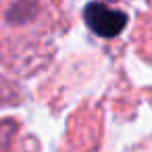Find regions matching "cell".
<instances>
[{
  "instance_id": "6da1fadb",
  "label": "cell",
  "mask_w": 152,
  "mask_h": 152,
  "mask_svg": "<svg viewBox=\"0 0 152 152\" xmlns=\"http://www.w3.org/2000/svg\"><path fill=\"white\" fill-rule=\"evenodd\" d=\"M83 19L86 25L92 29V34L100 36V38H117L125 25H127V15L119 9H113L108 4L102 2H92L83 9Z\"/></svg>"
}]
</instances>
